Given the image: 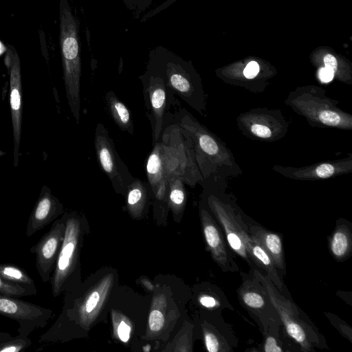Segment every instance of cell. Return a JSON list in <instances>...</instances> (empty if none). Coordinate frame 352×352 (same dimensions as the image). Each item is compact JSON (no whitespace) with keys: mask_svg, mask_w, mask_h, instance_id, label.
Segmentation results:
<instances>
[{"mask_svg":"<svg viewBox=\"0 0 352 352\" xmlns=\"http://www.w3.org/2000/svg\"><path fill=\"white\" fill-rule=\"evenodd\" d=\"M59 21V45L66 98L71 113L79 124L81 109L79 22L68 0H60Z\"/></svg>","mask_w":352,"mask_h":352,"instance_id":"1","label":"cell"},{"mask_svg":"<svg viewBox=\"0 0 352 352\" xmlns=\"http://www.w3.org/2000/svg\"><path fill=\"white\" fill-rule=\"evenodd\" d=\"M252 271L253 276L264 286L286 335L300 351L309 352L315 348H327L325 340L307 316L282 294L265 274L256 269Z\"/></svg>","mask_w":352,"mask_h":352,"instance_id":"2","label":"cell"},{"mask_svg":"<svg viewBox=\"0 0 352 352\" xmlns=\"http://www.w3.org/2000/svg\"><path fill=\"white\" fill-rule=\"evenodd\" d=\"M148 66L157 71L166 86L192 107L199 109L201 104L199 78L188 61L170 50L159 46L149 54Z\"/></svg>","mask_w":352,"mask_h":352,"instance_id":"3","label":"cell"},{"mask_svg":"<svg viewBox=\"0 0 352 352\" xmlns=\"http://www.w3.org/2000/svg\"><path fill=\"white\" fill-rule=\"evenodd\" d=\"M160 142L167 179L179 177L185 184L195 185L201 176L196 164L193 142L188 133L168 118Z\"/></svg>","mask_w":352,"mask_h":352,"instance_id":"4","label":"cell"},{"mask_svg":"<svg viewBox=\"0 0 352 352\" xmlns=\"http://www.w3.org/2000/svg\"><path fill=\"white\" fill-rule=\"evenodd\" d=\"M64 216V239L50 280L54 297H58L72 288L78 265L83 236V226L80 217L74 212L65 213Z\"/></svg>","mask_w":352,"mask_h":352,"instance_id":"5","label":"cell"},{"mask_svg":"<svg viewBox=\"0 0 352 352\" xmlns=\"http://www.w3.org/2000/svg\"><path fill=\"white\" fill-rule=\"evenodd\" d=\"M114 283L113 274L102 277L83 296L65 306L57 321L44 333H52L69 322L88 330L96 321L109 297Z\"/></svg>","mask_w":352,"mask_h":352,"instance_id":"6","label":"cell"},{"mask_svg":"<svg viewBox=\"0 0 352 352\" xmlns=\"http://www.w3.org/2000/svg\"><path fill=\"white\" fill-rule=\"evenodd\" d=\"M140 79L143 86L146 115L151 122L154 144L160 141L163 129L168 119V110L173 102L174 93L166 86L163 77L148 65Z\"/></svg>","mask_w":352,"mask_h":352,"instance_id":"7","label":"cell"},{"mask_svg":"<svg viewBox=\"0 0 352 352\" xmlns=\"http://www.w3.org/2000/svg\"><path fill=\"white\" fill-rule=\"evenodd\" d=\"M208 205L232 251L246 261L252 270H258L249 253L253 240L249 234L248 226L232 208L217 198L210 197Z\"/></svg>","mask_w":352,"mask_h":352,"instance_id":"8","label":"cell"},{"mask_svg":"<svg viewBox=\"0 0 352 352\" xmlns=\"http://www.w3.org/2000/svg\"><path fill=\"white\" fill-rule=\"evenodd\" d=\"M94 147L101 170L109 179L115 191L125 195L127 186L135 177L121 160L108 130L100 122L96 127Z\"/></svg>","mask_w":352,"mask_h":352,"instance_id":"9","label":"cell"},{"mask_svg":"<svg viewBox=\"0 0 352 352\" xmlns=\"http://www.w3.org/2000/svg\"><path fill=\"white\" fill-rule=\"evenodd\" d=\"M237 296L240 304L259 325L263 333L272 322H280L264 286L253 275L250 277L243 274Z\"/></svg>","mask_w":352,"mask_h":352,"instance_id":"10","label":"cell"},{"mask_svg":"<svg viewBox=\"0 0 352 352\" xmlns=\"http://www.w3.org/2000/svg\"><path fill=\"white\" fill-rule=\"evenodd\" d=\"M6 48L4 62L9 72L10 107L14 142L13 164L16 168L20 156L22 132L23 91L21 62L18 52L13 45L7 44Z\"/></svg>","mask_w":352,"mask_h":352,"instance_id":"11","label":"cell"},{"mask_svg":"<svg viewBox=\"0 0 352 352\" xmlns=\"http://www.w3.org/2000/svg\"><path fill=\"white\" fill-rule=\"evenodd\" d=\"M0 315L16 321L19 325L18 333L29 336L35 330L45 327L53 312L16 297L0 295Z\"/></svg>","mask_w":352,"mask_h":352,"instance_id":"12","label":"cell"},{"mask_svg":"<svg viewBox=\"0 0 352 352\" xmlns=\"http://www.w3.org/2000/svg\"><path fill=\"white\" fill-rule=\"evenodd\" d=\"M65 230L64 214L54 221L50 230L30 251L36 256V267L42 282H50L63 241Z\"/></svg>","mask_w":352,"mask_h":352,"instance_id":"13","label":"cell"},{"mask_svg":"<svg viewBox=\"0 0 352 352\" xmlns=\"http://www.w3.org/2000/svg\"><path fill=\"white\" fill-rule=\"evenodd\" d=\"M200 218L206 245L213 261L225 272L238 271L232 251L217 221L204 208L200 210Z\"/></svg>","mask_w":352,"mask_h":352,"instance_id":"14","label":"cell"},{"mask_svg":"<svg viewBox=\"0 0 352 352\" xmlns=\"http://www.w3.org/2000/svg\"><path fill=\"white\" fill-rule=\"evenodd\" d=\"M63 210L59 199L52 195L46 185H43L28 219L26 236L30 237L45 228L62 214Z\"/></svg>","mask_w":352,"mask_h":352,"instance_id":"15","label":"cell"},{"mask_svg":"<svg viewBox=\"0 0 352 352\" xmlns=\"http://www.w3.org/2000/svg\"><path fill=\"white\" fill-rule=\"evenodd\" d=\"M145 169L148 183L155 200L160 204L167 203L168 183L164 170L162 149L160 141L153 144V149L147 157Z\"/></svg>","mask_w":352,"mask_h":352,"instance_id":"16","label":"cell"},{"mask_svg":"<svg viewBox=\"0 0 352 352\" xmlns=\"http://www.w3.org/2000/svg\"><path fill=\"white\" fill-rule=\"evenodd\" d=\"M248 232L252 239L257 242L270 256L280 276H284L285 264L281 236L256 225L248 226Z\"/></svg>","mask_w":352,"mask_h":352,"instance_id":"17","label":"cell"},{"mask_svg":"<svg viewBox=\"0 0 352 352\" xmlns=\"http://www.w3.org/2000/svg\"><path fill=\"white\" fill-rule=\"evenodd\" d=\"M203 338L206 349L209 352H230L234 350L236 341L232 340L231 333L221 331L214 325L204 320L201 324Z\"/></svg>","mask_w":352,"mask_h":352,"instance_id":"18","label":"cell"},{"mask_svg":"<svg viewBox=\"0 0 352 352\" xmlns=\"http://www.w3.org/2000/svg\"><path fill=\"white\" fill-rule=\"evenodd\" d=\"M148 183L138 178L127 186L126 192V208L133 219H140L144 214L148 202Z\"/></svg>","mask_w":352,"mask_h":352,"instance_id":"19","label":"cell"},{"mask_svg":"<svg viewBox=\"0 0 352 352\" xmlns=\"http://www.w3.org/2000/svg\"><path fill=\"white\" fill-rule=\"evenodd\" d=\"M352 250V233L346 223H337L329 240V250L333 258L342 261L347 259Z\"/></svg>","mask_w":352,"mask_h":352,"instance_id":"20","label":"cell"},{"mask_svg":"<svg viewBox=\"0 0 352 352\" xmlns=\"http://www.w3.org/2000/svg\"><path fill=\"white\" fill-rule=\"evenodd\" d=\"M104 98L109 112L116 124L122 131L133 135L134 125L129 108L111 90L106 93Z\"/></svg>","mask_w":352,"mask_h":352,"instance_id":"21","label":"cell"},{"mask_svg":"<svg viewBox=\"0 0 352 352\" xmlns=\"http://www.w3.org/2000/svg\"><path fill=\"white\" fill-rule=\"evenodd\" d=\"M167 305V298L164 294L153 296L148 318L146 338H153L162 333L166 324Z\"/></svg>","mask_w":352,"mask_h":352,"instance_id":"22","label":"cell"},{"mask_svg":"<svg viewBox=\"0 0 352 352\" xmlns=\"http://www.w3.org/2000/svg\"><path fill=\"white\" fill-rule=\"evenodd\" d=\"M284 333L285 331L280 322H272L268 326L267 331L263 333L264 340L262 350L265 352L294 351L292 346L297 345L292 342L285 341V340L291 339Z\"/></svg>","mask_w":352,"mask_h":352,"instance_id":"23","label":"cell"},{"mask_svg":"<svg viewBox=\"0 0 352 352\" xmlns=\"http://www.w3.org/2000/svg\"><path fill=\"white\" fill-rule=\"evenodd\" d=\"M168 192L167 203L175 216L182 214L186 201L184 182L179 177L168 179Z\"/></svg>","mask_w":352,"mask_h":352,"instance_id":"24","label":"cell"},{"mask_svg":"<svg viewBox=\"0 0 352 352\" xmlns=\"http://www.w3.org/2000/svg\"><path fill=\"white\" fill-rule=\"evenodd\" d=\"M0 276L5 280L22 286L36 287L34 280L26 272L13 264H0Z\"/></svg>","mask_w":352,"mask_h":352,"instance_id":"25","label":"cell"},{"mask_svg":"<svg viewBox=\"0 0 352 352\" xmlns=\"http://www.w3.org/2000/svg\"><path fill=\"white\" fill-rule=\"evenodd\" d=\"M111 320L114 336L124 343L127 342L133 329L131 321L122 312L116 309L111 310Z\"/></svg>","mask_w":352,"mask_h":352,"instance_id":"26","label":"cell"},{"mask_svg":"<svg viewBox=\"0 0 352 352\" xmlns=\"http://www.w3.org/2000/svg\"><path fill=\"white\" fill-rule=\"evenodd\" d=\"M29 336L19 334L13 337L6 332H0V352H20L32 345Z\"/></svg>","mask_w":352,"mask_h":352,"instance_id":"27","label":"cell"},{"mask_svg":"<svg viewBox=\"0 0 352 352\" xmlns=\"http://www.w3.org/2000/svg\"><path fill=\"white\" fill-rule=\"evenodd\" d=\"M36 294V287H25L10 283L0 276V295L20 298Z\"/></svg>","mask_w":352,"mask_h":352,"instance_id":"28","label":"cell"},{"mask_svg":"<svg viewBox=\"0 0 352 352\" xmlns=\"http://www.w3.org/2000/svg\"><path fill=\"white\" fill-rule=\"evenodd\" d=\"M175 339L164 351H192V331L185 327Z\"/></svg>","mask_w":352,"mask_h":352,"instance_id":"29","label":"cell"},{"mask_svg":"<svg viewBox=\"0 0 352 352\" xmlns=\"http://www.w3.org/2000/svg\"><path fill=\"white\" fill-rule=\"evenodd\" d=\"M198 300L201 306L208 309H225L226 307L231 309L226 305L228 304L227 299L221 300L220 296L218 294H202L199 296Z\"/></svg>","mask_w":352,"mask_h":352,"instance_id":"30","label":"cell"},{"mask_svg":"<svg viewBox=\"0 0 352 352\" xmlns=\"http://www.w3.org/2000/svg\"><path fill=\"white\" fill-rule=\"evenodd\" d=\"M319 120L324 124L329 126H336L340 123L341 117L336 112L324 111L320 113Z\"/></svg>","mask_w":352,"mask_h":352,"instance_id":"31","label":"cell"},{"mask_svg":"<svg viewBox=\"0 0 352 352\" xmlns=\"http://www.w3.org/2000/svg\"><path fill=\"white\" fill-rule=\"evenodd\" d=\"M327 317L329 318V320L331 321L333 325H338L336 327L340 331V333L345 336L350 341H351V327L341 320L339 318H337L336 316L331 314H327Z\"/></svg>","mask_w":352,"mask_h":352,"instance_id":"32","label":"cell"},{"mask_svg":"<svg viewBox=\"0 0 352 352\" xmlns=\"http://www.w3.org/2000/svg\"><path fill=\"white\" fill-rule=\"evenodd\" d=\"M251 131L255 135L263 138H270L272 135L270 129L263 124H255L252 125Z\"/></svg>","mask_w":352,"mask_h":352,"instance_id":"33","label":"cell"},{"mask_svg":"<svg viewBox=\"0 0 352 352\" xmlns=\"http://www.w3.org/2000/svg\"><path fill=\"white\" fill-rule=\"evenodd\" d=\"M334 171L333 166L327 163L320 164L316 169V175L320 178L329 177L334 173Z\"/></svg>","mask_w":352,"mask_h":352,"instance_id":"34","label":"cell"},{"mask_svg":"<svg viewBox=\"0 0 352 352\" xmlns=\"http://www.w3.org/2000/svg\"><path fill=\"white\" fill-rule=\"evenodd\" d=\"M324 67L332 70L334 73L337 71L338 63L336 56L332 54H326L323 57Z\"/></svg>","mask_w":352,"mask_h":352,"instance_id":"35","label":"cell"},{"mask_svg":"<svg viewBox=\"0 0 352 352\" xmlns=\"http://www.w3.org/2000/svg\"><path fill=\"white\" fill-rule=\"evenodd\" d=\"M259 72V65L256 61H250L243 70V74L247 78H254Z\"/></svg>","mask_w":352,"mask_h":352,"instance_id":"36","label":"cell"},{"mask_svg":"<svg viewBox=\"0 0 352 352\" xmlns=\"http://www.w3.org/2000/svg\"><path fill=\"white\" fill-rule=\"evenodd\" d=\"M334 72L326 67L321 68L319 71V77L322 82H329L332 80Z\"/></svg>","mask_w":352,"mask_h":352,"instance_id":"37","label":"cell"},{"mask_svg":"<svg viewBox=\"0 0 352 352\" xmlns=\"http://www.w3.org/2000/svg\"><path fill=\"white\" fill-rule=\"evenodd\" d=\"M153 0H137L135 10L140 13L147 9L152 3Z\"/></svg>","mask_w":352,"mask_h":352,"instance_id":"38","label":"cell"},{"mask_svg":"<svg viewBox=\"0 0 352 352\" xmlns=\"http://www.w3.org/2000/svg\"><path fill=\"white\" fill-rule=\"evenodd\" d=\"M141 284L148 290L152 291L154 289V285L150 281L149 279L142 277L140 278Z\"/></svg>","mask_w":352,"mask_h":352,"instance_id":"39","label":"cell"},{"mask_svg":"<svg viewBox=\"0 0 352 352\" xmlns=\"http://www.w3.org/2000/svg\"><path fill=\"white\" fill-rule=\"evenodd\" d=\"M126 6L131 10H135L137 0H123Z\"/></svg>","mask_w":352,"mask_h":352,"instance_id":"40","label":"cell"},{"mask_svg":"<svg viewBox=\"0 0 352 352\" xmlns=\"http://www.w3.org/2000/svg\"><path fill=\"white\" fill-rule=\"evenodd\" d=\"M143 350L144 351H149L151 350L150 345H146V346H143Z\"/></svg>","mask_w":352,"mask_h":352,"instance_id":"41","label":"cell"}]
</instances>
